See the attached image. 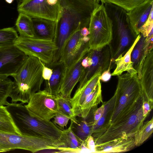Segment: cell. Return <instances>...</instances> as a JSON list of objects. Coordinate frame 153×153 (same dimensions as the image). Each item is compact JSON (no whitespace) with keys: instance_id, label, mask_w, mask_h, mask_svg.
Returning a JSON list of instances; mask_svg holds the SVG:
<instances>
[{"instance_id":"836d02e7","label":"cell","mask_w":153,"mask_h":153,"mask_svg":"<svg viewBox=\"0 0 153 153\" xmlns=\"http://www.w3.org/2000/svg\"><path fill=\"white\" fill-rule=\"evenodd\" d=\"M56 97L59 110L68 115L71 121L76 123L78 120L75 116L70 100L63 97L60 94Z\"/></svg>"},{"instance_id":"e0dca14e","label":"cell","mask_w":153,"mask_h":153,"mask_svg":"<svg viewBox=\"0 0 153 153\" xmlns=\"http://www.w3.org/2000/svg\"><path fill=\"white\" fill-rule=\"evenodd\" d=\"M152 9L153 0H148L127 12L131 29L136 38L140 34L139 30L147 20Z\"/></svg>"},{"instance_id":"60d3db41","label":"cell","mask_w":153,"mask_h":153,"mask_svg":"<svg viewBox=\"0 0 153 153\" xmlns=\"http://www.w3.org/2000/svg\"><path fill=\"white\" fill-rule=\"evenodd\" d=\"M43 69L42 71V77L45 80H48L50 78L53 73L52 68L47 66L42 62Z\"/></svg>"},{"instance_id":"8992f818","label":"cell","mask_w":153,"mask_h":153,"mask_svg":"<svg viewBox=\"0 0 153 153\" xmlns=\"http://www.w3.org/2000/svg\"><path fill=\"white\" fill-rule=\"evenodd\" d=\"M143 102L141 95L131 111L119 121L111 125L105 132L94 140L95 144L121 138L134 137L146 118L143 112Z\"/></svg>"},{"instance_id":"74e56055","label":"cell","mask_w":153,"mask_h":153,"mask_svg":"<svg viewBox=\"0 0 153 153\" xmlns=\"http://www.w3.org/2000/svg\"><path fill=\"white\" fill-rule=\"evenodd\" d=\"M153 108V102L143 101L142 108L143 116L147 117Z\"/></svg>"},{"instance_id":"f546056e","label":"cell","mask_w":153,"mask_h":153,"mask_svg":"<svg viewBox=\"0 0 153 153\" xmlns=\"http://www.w3.org/2000/svg\"><path fill=\"white\" fill-rule=\"evenodd\" d=\"M153 132V118L144 123L134 137L135 146L142 144L151 136Z\"/></svg>"},{"instance_id":"1f68e13d","label":"cell","mask_w":153,"mask_h":153,"mask_svg":"<svg viewBox=\"0 0 153 153\" xmlns=\"http://www.w3.org/2000/svg\"><path fill=\"white\" fill-rule=\"evenodd\" d=\"M19 36L13 27L0 29V47L14 45Z\"/></svg>"},{"instance_id":"4316f807","label":"cell","mask_w":153,"mask_h":153,"mask_svg":"<svg viewBox=\"0 0 153 153\" xmlns=\"http://www.w3.org/2000/svg\"><path fill=\"white\" fill-rule=\"evenodd\" d=\"M94 111L90 112L88 115L89 119L88 117H87L88 118V120L78 121L76 123L73 122L72 129L75 131V132H74L82 141L85 140L92 134L94 123Z\"/></svg>"},{"instance_id":"ac0fdd59","label":"cell","mask_w":153,"mask_h":153,"mask_svg":"<svg viewBox=\"0 0 153 153\" xmlns=\"http://www.w3.org/2000/svg\"><path fill=\"white\" fill-rule=\"evenodd\" d=\"M102 72L100 70L95 74L80 88L76 89L70 101L75 116H80V107L86 97L94 89L100 80V76Z\"/></svg>"},{"instance_id":"8fae6325","label":"cell","mask_w":153,"mask_h":153,"mask_svg":"<svg viewBox=\"0 0 153 153\" xmlns=\"http://www.w3.org/2000/svg\"><path fill=\"white\" fill-rule=\"evenodd\" d=\"M59 3L51 6L46 0H23L17 7L19 13L26 14L31 18H41L56 21L59 13Z\"/></svg>"},{"instance_id":"ffe728a7","label":"cell","mask_w":153,"mask_h":153,"mask_svg":"<svg viewBox=\"0 0 153 153\" xmlns=\"http://www.w3.org/2000/svg\"><path fill=\"white\" fill-rule=\"evenodd\" d=\"M135 146L134 137L121 138L95 145V153H119L129 151Z\"/></svg>"},{"instance_id":"5bb4252c","label":"cell","mask_w":153,"mask_h":153,"mask_svg":"<svg viewBox=\"0 0 153 153\" xmlns=\"http://www.w3.org/2000/svg\"><path fill=\"white\" fill-rule=\"evenodd\" d=\"M88 54L92 59V63L89 67L84 68L77 89L82 87L100 70L103 72L107 70L109 64L111 56L108 45L99 49L90 50Z\"/></svg>"},{"instance_id":"f6af8a7d","label":"cell","mask_w":153,"mask_h":153,"mask_svg":"<svg viewBox=\"0 0 153 153\" xmlns=\"http://www.w3.org/2000/svg\"><path fill=\"white\" fill-rule=\"evenodd\" d=\"M14 0H5L9 4L12 3Z\"/></svg>"},{"instance_id":"d6986e66","label":"cell","mask_w":153,"mask_h":153,"mask_svg":"<svg viewBox=\"0 0 153 153\" xmlns=\"http://www.w3.org/2000/svg\"><path fill=\"white\" fill-rule=\"evenodd\" d=\"M140 37L135 45L131 54V59L134 68L137 71V76L140 79L141 76V70L144 60L149 51L153 48L150 46L153 42L151 38L148 36L144 37L140 33Z\"/></svg>"},{"instance_id":"484cf974","label":"cell","mask_w":153,"mask_h":153,"mask_svg":"<svg viewBox=\"0 0 153 153\" xmlns=\"http://www.w3.org/2000/svg\"><path fill=\"white\" fill-rule=\"evenodd\" d=\"M71 121L69 128L62 130V140L65 143L67 147L62 148L61 152H76L83 141L73 131L72 128L73 122Z\"/></svg>"},{"instance_id":"7c38bea8","label":"cell","mask_w":153,"mask_h":153,"mask_svg":"<svg viewBox=\"0 0 153 153\" xmlns=\"http://www.w3.org/2000/svg\"><path fill=\"white\" fill-rule=\"evenodd\" d=\"M28 56L14 45L0 47V76L16 73Z\"/></svg>"},{"instance_id":"5b68a950","label":"cell","mask_w":153,"mask_h":153,"mask_svg":"<svg viewBox=\"0 0 153 153\" xmlns=\"http://www.w3.org/2000/svg\"><path fill=\"white\" fill-rule=\"evenodd\" d=\"M118 80L114 93L115 100L110 125L116 123L133 109L141 95L137 73H127L118 76Z\"/></svg>"},{"instance_id":"7a4b0ae2","label":"cell","mask_w":153,"mask_h":153,"mask_svg":"<svg viewBox=\"0 0 153 153\" xmlns=\"http://www.w3.org/2000/svg\"><path fill=\"white\" fill-rule=\"evenodd\" d=\"M42 69L39 59L27 57L17 72L11 76L14 81L10 96L11 102L27 103L31 95L40 90L44 80Z\"/></svg>"},{"instance_id":"bcb514c9","label":"cell","mask_w":153,"mask_h":153,"mask_svg":"<svg viewBox=\"0 0 153 153\" xmlns=\"http://www.w3.org/2000/svg\"><path fill=\"white\" fill-rule=\"evenodd\" d=\"M93 0L96 1H100L101 0Z\"/></svg>"},{"instance_id":"7bdbcfd3","label":"cell","mask_w":153,"mask_h":153,"mask_svg":"<svg viewBox=\"0 0 153 153\" xmlns=\"http://www.w3.org/2000/svg\"><path fill=\"white\" fill-rule=\"evenodd\" d=\"M80 33L82 37L88 36L90 34L88 28L86 27H83L81 28L80 30Z\"/></svg>"},{"instance_id":"3957f363","label":"cell","mask_w":153,"mask_h":153,"mask_svg":"<svg viewBox=\"0 0 153 153\" xmlns=\"http://www.w3.org/2000/svg\"><path fill=\"white\" fill-rule=\"evenodd\" d=\"M6 106L22 135L62 141V130L51 121L31 115L24 104L11 102Z\"/></svg>"},{"instance_id":"ab89813d","label":"cell","mask_w":153,"mask_h":153,"mask_svg":"<svg viewBox=\"0 0 153 153\" xmlns=\"http://www.w3.org/2000/svg\"><path fill=\"white\" fill-rule=\"evenodd\" d=\"M102 103V105L100 108H97L94 112V126L96 124L104 112L105 105L103 102Z\"/></svg>"},{"instance_id":"7402d4cb","label":"cell","mask_w":153,"mask_h":153,"mask_svg":"<svg viewBox=\"0 0 153 153\" xmlns=\"http://www.w3.org/2000/svg\"><path fill=\"white\" fill-rule=\"evenodd\" d=\"M115 100V96L114 94L108 101L103 102L105 107L104 112L96 124L94 126L91 135L94 141L105 132L110 125Z\"/></svg>"},{"instance_id":"603a6c76","label":"cell","mask_w":153,"mask_h":153,"mask_svg":"<svg viewBox=\"0 0 153 153\" xmlns=\"http://www.w3.org/2000/svg\"><path fill=\"white\" fill-rule=\"evenodd\" d=\"M32 19L35 36L55 41L56 21L41 18Z\"/></svg>"},{"instance_id":"44dd1931","label":"cell","mask_w":153,"mask_h":153,"mask_svg":"<svg viewBox=\"0 0 153 153\" xmlns=\"http://www.w3.org/2000/svg\"><path fill=\"white\" fill-rule=\"evenodd\" d=\"M47 65L52 69L53 73L48 80H45L44 90L50 94L56 96L60 94L65 67L64 64L59 61Z\"/></svg>"},{"instance_id":"4fadbf2b","label":"cell","mask_w":153,"mask_h":153,"mask_svg":"<svg viewBox=\"0 0 153 153\" xmlns=\"http://www.w3.org/2000/svg\"><path fill=\"white\" fill-rule=\"evenodd\" d=\"M89 51L82 53L69 65L65 67L60 89V94L63 97L69 99L74 87L79 82L84 70L81 64L83 59Z\"/></svg>"},{"instance_id":"ba28073f","label":"cell","mask_w":153,"mask_h":153,"mask_svg":"<svg viewBox=\"0 0 153 153\" xmlns=\"http://www.w3.org/2000/svg\"><path fill=\"white\" fill-rule=\"evenodd\" d=\"M112 24L102 3L93 12L88 27L90 50H96L108 45L112 38Z\"/></svg>"},{"instance_id":"cb8c5ba5","label":"cell","mask_w":153,"mask_h":153,"mask_svg":"<svg viewBox=\"0 0 153 153\" xmlns=\"http://www.w3.org/2000/svg\"><path fill=\"white\" fill-rule=\"evenodd\" d=\"M140 37V34L137 36L131 47L125 53L123 56L120 55L114 60V63L116 67L113 72L111 74V76H118L126 71L132 75L137 73L133 66L131 59V54Z\"/></svg>"},{"instance_id":"d6a6232c","label":"cell","mask_w":153,"mask_h":153,"mask_svg":"<svg viewBox=\"0 0 153 153\" xmlns=\"http://www.w3.org/2000/svg\"><path fill=\"white\" fill-rule=\"evenodd\" d=\"M148 0H101L102 3L115 5L128 12Z\"/></svg>"},{"instance_id":"d4e9b609","label":"cell","mask_w":153,"mask_h":153,"mask_svg":"<svg viewBox=\"0 0 153 153\" xmlns=\"http://www.w3.org/2000/svg\"><path fill=\"white\" fill-rule=\"evenodd\" d=\"M102 102L101 85L99 82L94 91L88 95L80 107V115L85 119L88 116L91 110Z\"/></svg>"},{"instance_id":"52a82bcc","label":"cell","mask_w":153,"mask_h":153,"mask_svg":"<svg viewBox=\"0 0 153 153\" xmlns=\"http://www.w3.org/2000/svg\"><path fill=\"white\" fill-rule=\"evenodd\" d=\"M63 145L60 141L0 131V152L17 149L32 153L45 150H59Z\"/></svg>"},{"instance_id":"2e32d148","label":"cell","mask_w":153,"mask_h":153,"mask_svg":"<svg viewBox=\"0 0 153 153\" xmlns=\"http://www.w3.org/2000/svg\"><path fill=\"white\" fill-rule=\"evenodd\" d=\"M143 101L153 102V51L150 49L144 60L139 80Z\"/></svg>"},{"instance_id":"6da1fadb","label":"cell","mask_w":153,"mask_h":153,"mask_svg":"<svg viewBox=\"0 0 153 153\" xmlns=\"http://www.w3.org/2000/svg\"><path fill=\"white\" fill-rule=\"evenodd\" d=\"M56 21V57H60L69 38L78 27L88 28L92 14L99 1L93 0H58Z\"/></svg>"},{"instance_id":"8d00e7d4","label":"cell","mask_w":153,"mask_h":153,"mask_svg":"<svg viewBox=\"0 0 153 153\" xmlns=\"http://www.w3.org/2000/svg\"><path fill=\"white\" fill-rule=\"evenodd\" d=\"M113 63H114V62L110 59L108 69L103 71L100 76V80L105 82L108 81L110 79L111 76L110 70L112 68L113 66Z\"/></svg>"},{"instance_id":"83f0119b","label":"cell","mask_w":153,"mask_h":153,"mask_svg":"<svg viewBox=\"0 0 153 153\" xmlns=\"http://www.w3.org/2000/svg\"><path fill=\"white\" fill-rule=\"evenodd\" d=\"M0 131L21 135L6 106L0 105Z\"/></svg>"},{"instance_id":"ee69618b","label":"cell","mask_w":153,"mask_h":153,"mask_svg":"<svg viewBox=\"0 0 153 153\" xmlns=\"http://www.w3.org/2000/svg\"><path fill=\"white\" fill-rule=\"evenodd\" d=\"M47 3L51 6H54L58 3V0H46Z\"/></svg>"},{"instance_id":"7dc6e473","label":"cell","mask_w":153,"mask_h":153,"mask_svg":"<svg viewBox=\"0 0 153 153\" xmlns=\"http://www.w3.org/2000/svg\"><path fill=\"white\" fill-rule=\"evenodd\" d=\"M19 0V1H22V0Z\"/></svg>"},{"instance_id":"30bf717a","label":"cell","mask_w":153,"mask_h":153,"mask_svg":"<svg viewBox=\"0 0 153 153\" xmlns=\"http://www.w3.org/2000/svg\"><path fill=\"white\" fill-rule=\"evenodd\" d=\"M25 106L32 115L50 121L59 112L56 96L44 89L32 94Z\"/></svg>"},{"instance_id":"277c9868","label":"cell","mask_w":153,"mask_h":153,"mask_svg":"<svg viewBox=\"0 0 153 153\" xmlns=\"http://www.w3.org/2000/svg\"><path fill=\"white\" fill-rule=\"evenodd\" d=\"M107 14L112 24V38L108 45L111 59L113 62L123 56L134 43L136 37L131 29L127 12L112 4L104 3Z\"/></svg>"},{"instance_id":"f1b7e54d","label":"cell","mask_w":153,"mask_h":153,"mask_svg":"<svg viewBox=\"0 0 153 153\" xmlns=\"http://www.w3.org/2000/svg\"><path fill=\"white\" fill-rule=\"evenodd\" d=\"M15 25L19 36L26 37L35 36L32 18L28 15L19 13Z\"/></svg>"},{"instance_id":"9c48e42d","label":"cell","mask_w":153,"mask_h":153,"mask_svg":"<svg viewBox=\"0 0 153 153\" xmlns=\"http://www.w3.org/2000/svg\"><path fill=\"white\" fill-rule=\"evenodd\" d=\"M14 45L28 56L36 57L46 65L52 62L57 49L54 40L35 36H19Z\"/></svg>"},{"instance_id":"4dcf8cb0","label":"cell","mask_w":153,"mask_h":153,"mask_svg":"<svg viewBox=\"0 0 153 153\" xmlns=\"http://www.w3.org/2000/svg\"><path fill=\"white\" fill-rule=\"evenodd\" d=\"M13 81L7 76H0V105L6 106L9 102L7 99L10 97Z\"/></svg>"},{"instance_id":"9a60e30c","label":"cell","mask_w":153,"mask_h":153,"mask_svg":"<svg viewBox=\"0 0 153 153\" xmlns=\"http://www.w3.org/2000/svg\"><path fill=\"white\" fill-rule=\"evenodd\" d=\"M81 28L78 27L71 34L65 46L59 61L65 67L69 65L84 52L90 50L89 42H85L80 33Z\"/></svg>"},{"instance_id":"f35d334b","label":"cell","mask_w":153,"mask_h":153,"mask_svg":"<svg viewBox=\"0 0 153 153\" xmlns=\"http://www.w3.org/2000/svg\"><path fill=\"white\" fill-rule=\"evenodd\" d=\"M86 146L91 153H95V144L93 137L90 135L84 140Z\"/></svg>"},{"instance_id":"b9f144b4","label":"cell","mask_w":153,"mask_h":153,"mask_svg":"<svg viewBox=\"0 0 153 153\" xmlns=\"http://www.w3.org/2000/svg\"><path fill=\"white\" fill-rule=\"evenodd\" d=\"M91 58L88 55V53L83 59L81 62V64L85 68L89 67L92 64Z\"/></svg>"},{"instance_id":"e575fe53","label":"cell","mask_w":153,"mask_h":153,"mask_svg":"<svg viewBox=\"0 0 153 153\" xmlns=\"http://www.w3.org/2000/svg\"><path fill=\"white\" fill-rule=\"evenodd\" d=\"M153 27V9L151 11L147 20L139 30L140 33L145 37L148 35Z\"/></svg>"},{"instance_id":"d590c367","label":"cell","mask_w":153,"mask_h":153,"mask_svg":"<svg viewBox=\"0 0 153 153\" xmlns=\"http://www.w3.org/2000/svg\"><path fill=\"white\" fill-rule=\"evenodd\" d=\"M54 122L61 127L66 126L70 118L60 110L59 112L54 117Z\"/></svg>"}]
</instances>
